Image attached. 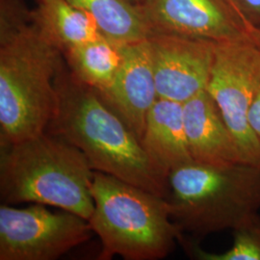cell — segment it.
<instances>
[{
  "mask_svg": "<svg viewBox=\"0 0 260 260\" xmlns=\"http://www.w3.org/2000/svg\"><path fill=\"white\" fill-rule=\"evenodd\" d=\"M63 52L39 31L19 0H1L0 144L46 132L59 108Z\"/></svg>",
  "mask_w": 260,
  "mask_h": 260,
  "instance_id": "6da1fadb",
  "label": "cell"
},
{
  "mask_svg": "<svg viewBox=\"0 0 260 260\" xmlns=\"http://www.w3.org/2000/svg\"><path fill=\"white\" fill-rule=\"evenodd\" d=\"M57 86L59 108L47 132L79 149L94 172L164 198L167 182L150 165L137 136L99 93L76 80L65 68Z\"/></svg>",
  "mask_w": 260,
  "mask_h": 260,
  "instance_id": "7a4b0ae2",
  "label": "cell"
},
{
  "mask_svg": "<svg viewBox=\"0 0 260 260\" xmlns=\"http://www.w3.org/2000/svg\"><path fill=\"white\" fill-rule=\"evenodd\" d=\"M93 173L79 149L46 131L1 146V203L50 205L89 221L94 209Z\"/></svg>",
  "mask_w": 260,
  "mask_h": 260,
  "instance_id": "3957f363",
  "label": "cell"
},
{
  "mask_svg": "<svg viewBox=\"0 0 260 260\" xmlns=\"http://www.w3.org/2000/svg\"><path fill=\"white\" fill-rule=\"evenodd\" d=\"M91 191L89 223L102 241L99 259H162L183 241L163 197L101 172L93 173Z\"/></svg>",
  "mask_w": 260,
  "mask_h": 260,
  "instance_id": "277c9868",
  "label": "cell"
},
{
  "mask_svg": "<svg viewBox=\"0 0 260 260\" xmlns=\"http://www.w3.org/2000/svg\"><path fill=\"white\" fill-rule=\"evenodd\" d=\"M164 199L182 233L234 230L260 209V165L217 167L194 161L170 174Z\"/></svg>",
  "mask_w": 260,
  "mask_h": 260,
  "instance_id": "5b68a950",
  "label": "cell"
},
{
  "mask_svg": "<svg viewBox=\"0 0 260 260\" xmlns=\"http://www.w3.org/2000/svg\"><path fill=\"white\" fill-rule=\"evenodd\" d=\"M259 86V43H216L206 91L232 130L244 160L253 165H260V144L251 128L250 111Z\"/></svg>",
  "mask_w": 260,
  "mask_h": 260,
  "instance_id": "8992f818",
  "label": "cell"
},
{
  "mask_svg": "<svg viewBox=\"0 0 260 260\" xmlns=\"http://www.w3.org/2000/svg\"><path fill=\"white\" fill-rule=\"evenodd\" d=\"M88 220L44 205H0V260H55L91 238Z\"/></svg>",
  "mask_w": 260,
  "mask_h": 260,
  "instance_id": "52a82bcc",
  "label": "cell"
},
{
  "mask_svg": "<svg viewBox=\"0 0 260 260\" xmlns=\"http://www.w3.org/2000/svg\"><path fill=\"white\" fill-rule=\"evenodd\" d=\"M138 6L151 34L260 44L259 33L244 22L228 0H144Z\"/></svg>",
  "mask_w": 260,
  "mask_h": 260,
  "instance_id": "ba28073f",
  "label": "cell"
},
{
  "mask_svg": "<svg viewBox=\"0 0 260 260\" xmlns=\"http://www.w3.org/2000/svg\"><path fill=\"white\" fill-rule=\"evenodd\" d=\"M149 42L158 99L184 103L206 90L216 43L161 33Z\"/></svg>",
  "mask_w": 260,
  "mask_h": 260,
  "instance_id": "9c48e42d",
  "label": "cell"
},
{
  "mask_svg": "<svg viewBox=\"0 0 260 260\" xmlns=\"http://www.w3.org/2000/svg\"><path fill=\"white\" fill-rule=\"evenodd\" d=\"M121 62L111 85L99 94L139 139L157 101L149 38L120 45Z\"/></svg>",
  "mask_w": 260,
  "mask_h": 260,
  "instance_id": "30bf717a",
  "label": "cell"
},
{
  "mask_svg": "<svg viewBox=\"0 0 260 260\" xmlns=\"http://www.w3.org/2000/svg\"><path fill=\"white\" fill-rule=\"evenodd\" d=\"M182 104L186 138L194 162L217 167L246 162L232 130L206 90Z\"/></svg>",
  "mask_w": 260,
  "mask_h": 260,
  "instance_id": "8fae6325",
  "label": "cell"
},
{
  "mask_svg": "<svg viewBox=\"0 0 260 260\" xmlns=\"http://www.w3.org/2000/svg\"><path fill=\"white\" fill-rule=\"evenodd\" d=\"M150 165L166 182L172 171L193 161L186 138L183 104L157 99L140 138Z\"/></svg>",
  "mask_w": 260,
  "mask_h": 260,
  "instance_id": "7c38bea8",
  "label": "cell"
},
{
  "mask_svg": "<svg viewBox=\"0 0 260 260\" xmlns=\"http://www.w3.org/2000/svg\"><path fill=\"white\" fill-rule=\"evenodd\" d=\"M32 19L42 35L63 53L103 36L90 15L66 0H37Z\"/></svg>",
  "mask_w": 260,
  "mask_h": 260,
  "instance_id": "4fadbf2b",
  "label": "cell"
},
{
  "mask_svg": "<svg viewBox=\"0 0 260 260\" xmlns=\"http://www.w3.org/2000/svg\"><path fill=\"white\" fill-rule=\"evenodd\" d=\"M82 10L98 23L103 36L124 45L150 36L139 6L128 0H66Z\"/></svg>",
  "mask_w": 260,
  "mask_h": 260,
  "instance_id": "5bb4252c",
  "label": "cell"
},
{
  "mask_svg": "<svg viewBox=\"0 0 260 260\" xmlns=\"http://www.w3.org/2000/svg\"><path fill=\"white\" fill-rule=\"evenodd\" d=\"M63 55L75 79L98 93L111 85L121 62L120 45L104 36L73 47Z\"/></svg>",
  "mask_w": 260,
  "mask_h": 260,
  "instance_id": "9a60e30c",
  "label": "cell"
},
{
  "mask_svg": "<svg viewBox=\"0 0 260 260\" xmlns=\"http://www.w3.org/2000/svg\"><path fill=\"white\" fill-rule=\"evenodd\" d=\"M233 245L226 251L210 252L198 246L186 245L192 255L201 260H260V216L257 214L234 229Z\"/></svg>",
  "mask_w": 260,
  "mask_h": 260,
  "instance_id": "2e32d148",
  "label": "cell"
},
{
  "mask_svg": "<svg viewBox=\"0 0 260 260\" xmlns=\"http://www.w3.org/2000/svg\"><path fill=\"white\" fill-rule=\"evenodd\" d=\"M244 22L260 34V0H231Z\"/></svg>",
  "mask_w": 260,
  "mask_h": 260,
  "instance_id": "e0dca14e",
  "label": "cell"
},
{
  "mask_svg": "<svg viewBox=\"0 0 260 260\" xmlns=\"http://www.w3.org/2000/svg\"><path fill=\"white\" fill-rule=\"evenodd\" d=\"M251 128L260 144V86L254 100L251 104L250 111Z\"/></svg>",
  "mask_w": 260,
  "mask_h": 260,
  "instance_id": "ac0fdd59",
  "label": "cell"
},
{
  "mask_svg": "<svg viewBox=\"0 0 260 260\" xmlns=\"http://www.w3.org/2000/svg\"><path fill=\"white\" fill-rule=\"evenodd\" d=\"M130 2H132L133 4H136V5H140L144 2V0H128Z\"/></svg>",
  "mask_w": 260,
  "mask_h": 260,
  "instance_id": "d6986e66",
  "label": "cell"
},
{
  "mask_svg": "<svg viewBox=\"0 0 260 260\" xmlns=\"http://www.w3.org/2000/svg\"><path fill=\"white\" fill-rule=\"evenodd\" d=\"M228 1H229V2H230V4H231V5H232V6H233V4H232V2H231V0H228ZM233 9H234V8H233ZM235 10V9H234ZM235 11H236V10H235ZM237 14H238V13H237Z\"/></svg>",
  "mask_w": 260,
  "mask_h": 260,
  "instance_id": "ffe728a7",
  "label": "cell"
}]
</instances>
